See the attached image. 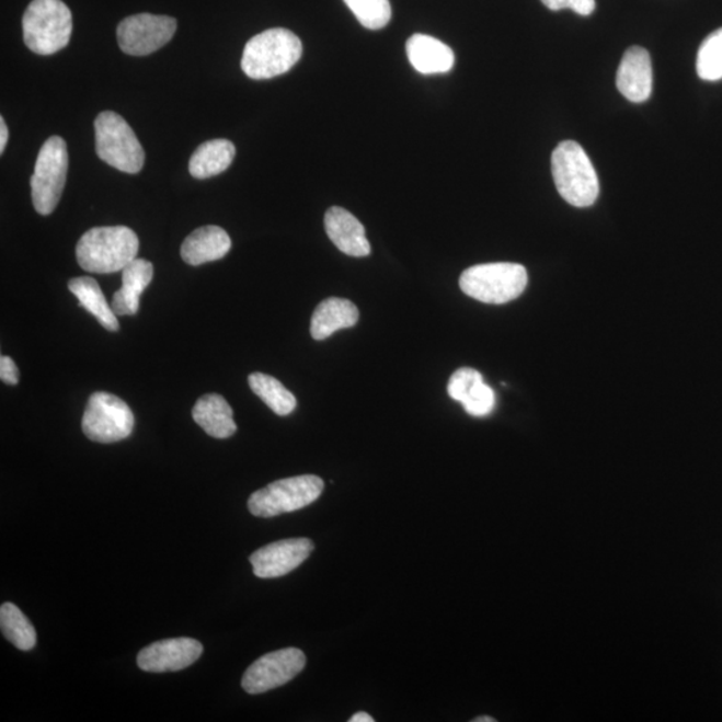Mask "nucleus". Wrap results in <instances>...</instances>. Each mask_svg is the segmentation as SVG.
Masks as SVG:
<instances>
[{"mask_svg":"<svg viewBox=\"0 0 722 722\" xmlns=\"http://www.w3.org/2000/svg\"><path fill=\"white\" fill-rule=\"evenodd\" d=\"M139 241L127 227H100L88 230L77 245V260L90 273L123 272L137 259Z\"/></svg>","mask_w":722,"mask_h":722,"instance_id":"f257e3e1","label":"nucleus"},{"mask_svg":"<svg viewBox=\"0 0 722 722\" xmlns=\"http://www.w3.org/2000/svg\"><path fill=\"white\" fill-rule=\"evenodd\" d=\"M301 54L299 36L287 28L266 30L248 42L241 69L252 80H271L293 69Z\"/></svg>","mask_w":722,"mask_h":722,"instance_id":"f03ea898","label":"nucleus"},{"mask_svg":"<svg viewBox=\"0 0 722 722\" xmlns=\"http://www.w3.org/2000/svg\"><path fill=\"white\" fill-rule=\"evenodd\" d=\"M551 172L558 193L575 208L597 202L599 181L593 162L578 142L563 141L551 156Z\"/></svg>","mask_w":722,"mask_h":722,"instance_id":"7ed1b4c3","label":"nucleus"},{"mask_svg":"<svg viewBox=\"0 0 722 722\" xmlns=\"http://www.w3.org/2000/svg\"><path fill=\"white\" fill-rule=\"evenodd\" d=\"M71 11L62 0H33L23 16L24 44L38 56H53L69 45Z\"/></svg>","mask_w":722,"mask_h":722,"instance_id":"20e7f679","label":"nucleus"},{"mask_svg":"<svg viewBox=\"0 0 722 722\" xmlns=\"http://www.w3.org/2000/svg\"><path fill=\"white\" fill-rule=\"evenodd\" d=\"M529 276L524 265L491 263L471 266L459 278L460 289L484 305H506L525 293Z\"/></svg>","mask_w":722,"mask_h":722,"instance_id":"39448f33","label":"nucleus"},{"mask_svg":"<svg viewBox=\"0 0 722 722\" xmlns=\"http://www.w3.org/2000/svg\"><path fill=\"white\" fill-rule=\"evenodd\" d=\"M95 150L100 159L121 172L137 174L145 163V151L129 124L114 112H103L94 123Z\"/></svg>","mask_w":722,"mask_h":722,"instance_id":"423d86ee","label":"nucleus"},{"mask_svg":"<svg viewBox=\"0 0 722 722\" xmlns=\"http://www.w3.org/2000/svg\"><path fill=\"white\" fill-rule=\"evenodd\" d=\"M69 172L68 145L62 137L53 136L42 147L30 185L33 204L42 216L51 215L62 197Z\"/></svg>","mask_w":722,"mask_h":722,"instance_id":"0eeeda50","label":"nucleus"},{"mask_svg":"<svg viewBox=\"0 0 722 722\" xmlns=\"http://www.w3.org/2000/svg\"><path fill=\"white\" fill-rule=\"evenodd\" d=\"M323 490V479L317 475L280 479L253 493L249 497L248 508L254 517H277L311 505Z\"/></svg>","mask_w":722,"mask_h":722,"instance_id":"6e6552de","label":"nucleus"},{"mask_svg":"<svg viewBox=\"0 0 722 722\" xmlns=\"http://www.w3.org/2000/svg\"><path fill=\"white\" fill-rule=\"evenodd\" d=\"M135 414L123 399L107 392L89 398L82 419L83 434L96 443H115L129 438L135 429Z\"/></svg>","mask_w":722,"mask_h":722,"instance_id":"1a4fd4ad","label":"nucleus"},{"mask_svg":"<svg viewBox=\"0 0 722 722\" xmlns=\"http://www.w3.org/2000/svg\"><path fill=\"white\" fill-rule=\"evenodd\" d=\"M175 30H177V21L167 15L127 16L117 28L118 45L121 50L129 56H149L169 44Z\"/></svg>","mask_w":722,"mask_h":722,"instance_id":"9d476101","label":"nucleus"},{"mask_svg":"<svg viewBox=\"0 0 722 722\" xmlns=\"http://www.w3.org/2000/svg\"><path fill=\"white\" fill-rule=\"evenodd\" d=\"M306 654L296 647L282 649L254 661L242 677V688L249 695L265 694L280 688L305 669Z\"/></svg>","mask_w":722,"mask_h":722,"instance_id":"9b49d317","label":"nucleus"},{"mask_svg":"<svg viewBox=\"0 0 722 722\" xmlns=\"http://www.w3.org/2000/svg\"><path fill=\"white\" fill-rule=\"evenodd\" d=\"M314 549L311 539L293 538L266 545L249 558L259 578H278L287 575L308 560Z\"/></svg>","mask_w":722,"mask_h":722,"instance_id":"f8f14e48","label":"nucleus"},{"mask_svg":"<svg viewBox=\"0 0 722 722\" xmlns=\"http://www.w3.org/2000/svg\"><path fill=\"white\" fill-rule=\"evenodd\" d=\"M204 646L193 639H172L151 643L137 657L139 669L148 673H167L186 669L202 657Z\"/></svg>","mask_w":722,"mask_h":722,"instance_id":"ddd939ff","label":"nucleus"},{"mask_svg":"<svg viewBox=\"0 0 722 722\" xmlns=\"http://www.w3.org/2000/svg\"><path fill=\"white\" fill-rule=\"evenodd\" d=\"M617 89L630 102L641 103L651 99L653 69L651 54L633 46L624 51L617 71Z\"/></svg>","mask_w":722,"mask_h":722,"instance_id":"4468645a","label":"nucleus"},{"mask_svg":"<svg viewBox=\"0 0 722 722\" xmlns=\"http://www.w3.org/2000/svg\"><path fill=\"white\" fill-rule=\"evenodd\" d=\"M325 232L340 252L352 257H367L371 253V244L366 236V229L348 210L333 206L328 209L324 218Z\"/></svg>","mask_w":722,"mask_h":722,"instance_id":"2eb2a0df","label":"nucleus"},{"mask_svg":"<svg viewBox=\"0 0 722 722\" xmlns=\"http://www.w3.org/2000/svg\"><path fill=\"white\" fill-rule=\"evenodd\" d=\"M406 57L412 68L424 76L445 75L455 65L451 47L434 36L415 34L405 45Z\"/></svg>","mask_w":722,"mask_h":722,"instance_id":"dca6fc26","label":"nucleus"},{"mask_svg":"<svg viewBox=\"0 0 722 722\" xmlns=\"http://www.w3.org/2000/svg\"><path fill=\"white\" fill-rule=\"evenodd\" d=\"M232 240L220 227L208 226L194 230L181 247V257L186 264L198 266L226 257Z\"/></svg>","mask_w":722,"mask_h":722,"instance_id":"f3484780","label":"nucleus"},{"mask_svg":"<svg viewBox=\"0 0 722 722\" xmlns=\"http://www.w3.org/2000/svg\"><path fill=\"white\" fill-rule=\"evenodd\" d=\"M153 264L148 260L136 259L123 271V288L113 296V311L117 317H133L139 309V297L153 280Z\"/></svg>","mask_w":722,"mask_h":722,"instance_id":"a211bd4d","label":"nucleus"},{"mask_svg":"<svg viewBox=\"0 0 722 722\" xmlns=\"http://www.w3.org/2000/svg\"><path fill=\"white\" fill-rule=\"evenodd\" d=\"M192 415L194 422L211 438L227 439L238 431L232 406L217 393H208L199 398L193 406Z\"/></svg>","mask_w":722,"mask_h":722,"instance_id":"6ab92c4d","label":"nucleus"},{"mask_svg":"<svg viewBox=\"0 0 722 722\" xmlns=\"http://www.w3.org/2000/svg\"><path fill=\"white\" fill-rule=\"evenodd\" d=\"M357 321H359V309L354 302L330 297L314 309L311 335L314 340H325L339 330L356 325Z\"/></svg>","mask_w":722,"mask_h":722,"instance_id":"aec40b11","label":"nucleus"},{"mask_svg":"<svg viewBox=\"0 0 722 722\" xmlns=\"http://www.w3.org/2000/svg\"><path fill=\"white\" fill-rule=\"evenodd\" d=\"M236 156L234 145L228 139H211L194 151L190 161L192 177L206 180L226 172Z\"/></svg>","mask_w":722,"mask_h":722,"instance_id":"412c9836","label":"nucleus"},{"mask_svg":"<svg viewBox=\"0 0 722 722\" xmlns=\"http://www.w3.org/2000/svg\"><path fill=\"white\" fill-rule=\"evenodd\" d=\"M69 290L80 301V306L100 321L105 330L117 332L119 323L117 314L107 305L100 284L93 277H76L69 283Z\"/></svg>","mask_w":722,"mask_h":722,"instance_id":"4be33fe9","label":"nucleus"},{"mask_svg":"<svg viewBox=\"0 0 722 722\" xmlns=\"http://www.w3.org/2000/svg\"><path fill=\"white\" fill-rule=\"evenodd\" d=\"M249 387L278 416H287L296 410L297 400L293 392L273 376L254 373L249 375Z\"/></svg>","mask_w":722,"mask_h":722,"instance_id":"5701e85b","label":"nucleus"},{"mask_svg":"<svg viewBox=\"0 0 722 722\" xmlns=\"http://www.w3.org/2000/svg\"><path fill=\"white\" fill-rule=\"evenodd\" d=\"M0 629H2L5 639L20 651L28 652L35 646V629L16 605L11 603L2 605V608H0Z\"/></svg>","mask_w":722,"mask_h":722,"instance_id":"b1692460","label":"nucleus"},{"mask_svg":"<svg viewBox=\"0 0 722 722\" xmlns=\"http://www.w3.org/2000/svg\"><path fill=\"white\" fill-rule=\"evenodd\" d=\"M697 75L703 81L722 80V28L707 36L697 54Z\"/></svg>","mask_w":722,"mask_h":722,"instance_id":"393cba45","label":"nucleus"},{"mask_svg":"<svg viewBox=\"0 0 722 722\" xmlns=\"http://www.w3.org/2000/svg\"><path fill=\"white\" fill-rule=\"evenodd\" d=\"M344 3L366 28L380 30L391 21L390 0H344Z\"/></svg>","mask_w":722,"mask_h":722,"instance_id":"a878e982","label":"nucleus"},{"mask_svg":"<svg viewBox=\"0 0 722 722\" xmlns=\"http://www.w3.org/2000/svg\"><path fill=\"white\" fill-rule=\"evenodd\" d=\"M483 376L474 368H459L448 381L447 392L451 399L462 403L474 388L482 383Z\"/></svg>","mask_w":722,"mask_h":722,"instance_id":"bb28decb","label":"nucleus"},{"mask_svg":"<svg viewBox=\"0 0 722 722\" xmlns=\"http://www.w3.org/2000/svg\"><path fill=\"white\" fill-rule=\"evenodd\" d=\"M467 414L471 416L482 417L488 416L493 412L495 406V393L493 388L482 381L474 390L470 392L462 402Z\"/></svg>","mask_w":722,"mask_h":722,"instance_id":"cd10ccee","label":"nucleus"},{"mask_svg":"<svg viewBox=\"0 0 722 722\" xmlns=\"http://www.w3.org/2000/svg\"><path fill=\"white\" fill-rule=\"evenodd\" d=\"M0 379L3 383L16 386L20 381V371H18L16 364L10 356L0 357Z\"/></svg>","mask_w":722,"mask_h":722,"instance_id":"c85d7f7f","label":"nucleus"},{"mask_svg":"<svg viewBox=\"0 0 722 722\" xmlns=\"http://www.w3.org/2000/svg\"><path fill=\"white\" fill-rule=\"evenodd\" d=\"M568 9L582 16H588L596 10V0H568Z\"/></svg>","mask_w":722,"mask_h":722,"instance_id":"c756f323","label":"nucleus"},{"mask_svg":"<svg viewBox=\"0 0 722 722\" xmlns=\"http://www.w3.org/2000/svg\"><path fill=\"white\" fill-rule=\"evenodd\" d=\"M9 141V129L4 123V118H0V153H3L5 145Z\"/></svg>","mask_w":722,"mask_h":722,"instance_id":"7c9ffc66","label":"nucleus"},{"mask_svg":"<svg viewBox=\"0 0 722 722\" xmlns=\"http://www.w3.org/2000/svg\"><path fill=\"white\" fill-rule=\"evenodd\" d=\"M541 2L551 11L568 9V0H541Z\"/></svg>","mask_w":722,"mask_h":722,"instance_id":"2f4dec72","label":"nucleus"},{"mask_svg":"<svg viewBox=\"0 0 722 722\" xmlns=\"http://www.w3.org/2000/svg\"><path fill=\"white\" fill-rule=\"evenodd\" d=\"M374 718L371 714H368L366 712H359L349 719V722H374Z\"/></svg>","mask_w":722,"mask_h":722,"instance_id":"473e14b6","label":"nucleus"},{"mask_svg":"<svg viewBox=\"0 0 722 722\" xmlns=\"http://www.w3.org/2000/svg\"><path fill=\"white\" fill-rule=\"evenodd\" d=\"M474 722H495V719L489 718V715H482V718L475 719Z\"/></svg>","mask_w":722,"mask_h":722,"instance_id":"72a5a7b5","label":"nucleus"}]
</instances>
